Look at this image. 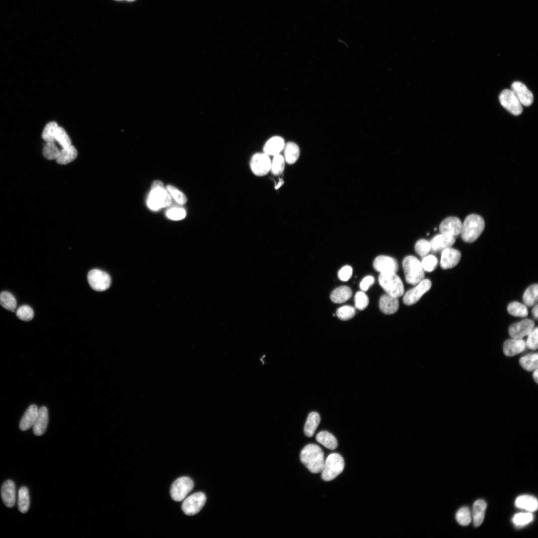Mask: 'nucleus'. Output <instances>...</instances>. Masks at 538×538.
<instances>
[{"instance_id":"nucleus-47","label":"nucleus","mask_w":538,"mask_h":538,"mask_svg":"<svg viewBox=\"0 0 538 538\" xmlns=\"http://www.w3.org/2000/svg\"><path fill=\"white\" fill-rule=\"evenodd\" d=\"M16 314L20 319L28 321L33 318L34 312L30 306L25 305L21 306L17 309Z\"/></svg>"},{"instance_id":"nucleus-5","label":"nucleus","mask_w":538,"mask_h":538,"mask_svg":"<svg viewBox=\"0 0 538 538\" xmlns=\"http://www.w3.org/2000/svg\"><path fill=\"white\" fill-rule=\"evenodd\" d=\"M344 467V461L340 454L333 453L329 454L324 461L322 469L323 480L330 481L334 479L342 473Z\"/></svg>"},{"instance_id":"nucleus-8","label":"nucleus","mask_w":538,"mask_h":538,"mask_svg":"<svg viewBox=\"0 0 538 538\" xmlns=\"http://www.w3.org/2000/svg\"><path fill=\"white\" fill-rule=\"evenodd\" d=\"M87 277L91 287L97 291H102L107 289L111 283L110 275L106 272L99 269L91 270L88 274Z\"/></svg>"},{"instance_id":"nucleus-22","label":"nucleus","mask_w":538,"mask_h":538,"mask_svg":"<svg viewBox=\"0 0 538 538\" xmlns=\"http://www.w3.org/2000/svg\"><path fill=\"white\" fill-rule=\"evenodd\" d=\"M379 306L382 312L386 314L395 313L399 309V303L397 297L388 294L382 295L379 301Z\"/></svg>"},{"instance_id":"nucleus-37","label":"nucleus","mask_w":538,"mask_h":538,"mask_svg":"<svg viewBox=\"0 0 538 538\" xmlns=\"http://www.w3.org/2000/svg\"><path fill=\"white\" fill-rule=\"evenodd\" d=\"M58 128V126L55 122L48 123L45 126L42 134L43 139L47 142H54Z\"/></svg>"},{"instance_id":"nucleus-1","label":"nucleus","mask_w":538,"mask_h":538,"mask_svg":"<svg viewBox=\"0 0 538 538\" xmlns=\"http://www.w3.org/2000/svg\"><path fill=\"white\" fill-rule=\"evenodd\" d=\"M300 459L311 473L321 472L324 463V453L317 445L309 444L306 445L300 452Z\"/></svg>"},{"instance_id":"nucleus-26","label":"nucleus","mask_w":538,"mask_h":538,"mask_svg":"<svg viewBox=\"0 0 538 538\" xmlns=\"http://www.w3.org/2000/svg\"><path fill=\"white\" fill-rule=\"evenodd\" d=\"M517 507L526 510L529 512H534L538 508V502L534 496L524 495L519 496L515 501Z\"/></svg>"},{"instance_id":"nucleus-24","label":"nucleus","mask_w":538,"mask_h":538,"mask_svg":"<svg viewBox=\"0 0 538 538\" xmlns=\"http://www.w3.org/2000/svg\"><path fill=\"white\" fill-rule=\"evenodd\" d=\"M284 145V140L281 137L273 136L268 140L264 145V153L268 155H276L283 149Z\"/></svg>"},{"instance_id":"nucleus-29","label":"nucleus","mask_w":538,"mask_h":538,"mask_svg":"<svg viewBox=\"0 0 538 538\" xmlns=\"http://www.w3.org/2000/svg\"><path fill=\"white\" fill-rule=\"evenodd\" d=\"M320 422L319 414L315 411L310 412L307 418L304 432L307 437H311L313 435L317 426Z\"/></svg>"},{"instance_id":"nucleus-36","label":"nucleus","mask_w":538,"mask_h":538,"mask_svg":"<svg viewBox=\"0 0 538 538\" xmlns=\"http://www.w3.org/2000/svg\"><path fill=\"white\" fill-rule=\"evenodd\" d=\"M0 304L7 310L14 311L16 301L11 293L8 291H2L0 293Z\"/></svg>"},{"instance_id":"nucleus-52","label":"nucleus","mask_w":538,"mask_h":538,"mask_svg":"<svg viewBox=\"0 0 538 538\" xmlns=\"http://www.w3.org/2000/svg\"><path fill=\"white\" fill-rule=\"evenodd\" d=\"M374 278L372 276H367L364 277L360 284V287L362 291H366L370 286L373 284Z\"/></svg>"},{"instance_id":"nucleus-39","label":"nucleus","mask_w":538,"mask_h":538,"mask_svg":"<svg viewBox=\"0 0 538 538\" xmlns=\"http://www.w3.org/2000/svg\"><path fill=\"white\" fill-rule=\"evenodd\" d=\"M456 519L460 525L467 526L472 520L471 513L467 507H462L456 513Z\"/></svg>"},{"instance_id":"nucleus-56","label":"nucleus","mask_w":538,"mask_h":538,"mask_svg":"<svg viewBox=\"0 0 538 538\" xmlns=\"http://www.w3.org/2000/svg\"><path fill=\"white\" fill-rule=\"evenodd\" d=\"M118 0V1L126 0L127 1L131 2V1H134L135 0Z\"/></svg>"},{"instance_id":"nucleus-45","label":"nucleus","mask_w":538,"mask_h":538,"mask_svg":"<svg viewBox=\"0 0 538 538\" xmlns=\"http://www.w3.org/2000/svg\"><path fill=\"white\" fill-rule=\"evenodd\" d=\"M55 141H57L58 143L62 146V148H64L71 145V140L69 136L67 134L65 130L61 127H58L56 135H55Z\"/></svg>"},{"instance_id":"nucleus-7","label":"nucleus","mask_w":538,"mask_h":538,"mask_svg":"<svg viewBox=\"0 0 538 538\" xmlns=\"http://www.w3.org/2000/svg\"><path fill=\"white\" fill-rule=\"evenodd\" d=\"M193 487L194 483L191 478L186 476L180 477L177 479L171 485V497L176 502L181 501L185 499Z\"/></svg>"},{"instance_id":"nucleus-54","label":"nucleus","mask_w":538,"mask_h":538,"mask_svg":"<svg viewBox=\"0 0 538 538\" xmlns=\"http://www.w3.org/2000/svg\"><path fill=\"white\" fill-rule=\"evenodd\" d=\"M533 377L534 381L538 383V369L534 371Z\"/></svg>"},{"instance_id":"nucleus-20","label":"nucleus","mask_w":538,"mask_h":538,"mask_svg":"<svg viewBox=\"0 0 538 538\" xmlns=\"http://www.w3.org/2000/svg\"><path fill=\"white\" fill-rule=\"evenodd\" d=\"M48 422L47 409L42 406L38 409L37 417L32 426L34 434L37 436L43 434L46 430Z\"/></svg>"},{"instance_id":"nucleus-28","label":"nucleus","mask_w":538,"mask_h":538,"mask_svg":"<svg viewBox=\"0 0 538 538\" xmlns=\"http://www.w3.org/2000/svg\"><path fill=\"white\" fill-rule=\"evenodd\" d=\"M352 294L350 287L347 286H341L333 290L330 294V299L336 303H343L348 300Z\"/></svg>"},{"instance_id":"nucleus-13","label":"nucleus","mask_w":538,"mask_h":538,"mask_svg":"<svg viewBox=\"0 0 538 538\" xmlns=\"http://www.w3.org/2000/svg\"><path fill=\"white\" fill-rule=\"evenodd\" d=\"M534 322L530 319H525L512 324L509 328V333L512 338L522 339L535 328Z\"/></svg>"},{"instance_id":"nucleus-42","label":"nucleus","mask_w":538,"mask_h":538,"mask_svg":"<svg viewBox=\"0 0 538 538\" xmlns=\"http://www.w3.org/2000/svg\"><path fill=\"white\" fill-rule=\"evenodd\" d=\"M166 217L172 220H180L186 216V211L182 207L173 206L169 208L165 213Z\"/></svg>"},{"instance_id":"nucleus-30","label":"nucleus","mask_w":538,"mask_h":538,"mask_svg":"<svg viewBox=\"0 0 538 538\" xmlns=\"http://www.w3.org/2000/svg\"><path fill=\"white\" fill-rule=\"evenodd\" d=\"M316 439L319 443L331 450H334L338 445L336 438L327 431L319 432L316 436Z\"/></svg>"},{"instance_id":"nucleus-33","label":"nucleus","mask_w":538,"mask_h":538,"mask_svg":"<svg viewBox=\"0 0 538 538\" xmlns=\"http://www.w3.org/2000/svg\"><path fill=\"white\" fill-rule=\"evenodd\" d=\"M538 284H534L529 286L525 291L523 300L525 305L533 306L536 305L538 302Z\"/></svg>"},{"instance_id":"nucleus-11","label":"nucleus","mask_w":538,"mask_h":538,"mask_svg":"<svg viewBox=\"0 0 538 538\" xmlns=\"http://www.w3.org/2000/svg\"><path fill=\"white\" fill-rule=\"evenodd\" d=\"M431 286L428 279H423L413 288L408 290L404 295L403 301L405 304L412 305L417 302Z\"/></svg>"},{"instance_id":"nucleus-19","label":"nucleus","mask_w":538,"mask_h":538,"mask_svg":"<svg viewBox=\"0 0 538 538\" xmlns=\"http://www.w3.org/2000/svg\"><path fill=\"white\" fill-rule=\"evenodd\" d=\"M525 341L522 339L512 338L503 344V352L508 357H513L522 353L526 348Z\"/></svg>"},{"instance_id":"nucleus-15","label":"nucleus","mask_w":538,"mask_h":538,"mask_svg":"<svg viewBox=\"0 0 538 538\" xmlns=\"http://www.w3.org/2000/svg\"><path fill=\"white\" fill-rule=\"evenodd\" d=\"M511 90L522 105L528 107L533 103V94L524 83L515 81L512 83Z\"/></svg>"},{"instance_id":"nucleus-12","label":"nucleus","mask_w":538,"mask_h":538,"mask_svg":"<svg viewBox=\"0 0 538 538\" xmlns=\"http://www.w3.org/2000/svg\"><path fill=\"white\" fill-rule=\"evenodd\" d=\"M271 161L265 153L255 154L251 160L250 166L252 172L257 176H264L270 170Z\"/></svg>"},{"instance_id":"nucleus-43","label":"nucleus","mask_w":538,"mask_h":538,"mask_svg":"<svg viewBox=\"0 0 538 538\" xmlns=\"http://www.w3.org/2000/svg\"><path fill=\"white\" fill-rule=\"evenodd\" d=\"M421 264L424 271L431 272L436 269L438 260L433 255H426L423 257Z\"/></svg>"},{"instance_id":"nucleus-41","label":"nucleus","mask_w":538,"mask_h":538,"mask_svg":"<svg viewBox=\"0 0 538 538\" xmlns=\"http://www.w3.org/2000/svg\"><path fill=\"white\" fill-rule=\"evenodd\" d=\"M356 313L355 309L350 305H344L337 309L336 315L341 320H347L353 318Z\"/></svg>"},{"instance_id":"nucleus-44","label":"nucleus","mask_w":538,"mask_h":538,"mask_svg":"<svg viewBox=\"0 0 538 538\" xmlns=\"http://www.w3.org/2000/svg\"><path fill=\"white\" fill-rule=\"evenodd\" d=\"M533 516L530 512L520 513L516 514L513 518V522L517 526H524L531 522Z\"/></svg>"},{"instance_id":"nucleus-55","label":"nucleus","mask_w":538,"mask_h":538,"mask_svg":"<svg viewBox=\"0 0 538 538\" xmlns=\"http://www.w3.org/2000/svg\"><path fill=\"white\" fill-rule=\"evenodd\" d=\"M283 184V181L281 179H279L278 184L275 186V189H277Z\"/></svg>"},{"instance_id":"nucleus-2","label":"nucleus","mask_w":538,"mask_h":538,"mask_svg":"<svg viewBox=\"0 0 538 538\" xmlns=\"http://www.w3.org/2000/svg\"><path fill=\"white\" fill-rule=\"evenodd\" d=\"M171 203V196L163 183L159 180L154 181L147 198L148 207L151 210L158 211L162 208L170 206Z\"/></svg>"},{"instance_id":"nucleus-50","label":"nucleus","mask_w":538,"mask_h":538,"mask_svg":"<svg viewBox=\"0 0 538 538\" xmlns=\"http://www.w3.org/2000/svg\"><path fill=\"white\" fill-rule=\"evenodd\" d=\"M528 337L526 343V346L528 348L536 350L538 349V327L534 328L528 334Z\"/></svg>"},{"instance_id":"nucleus-17","label":"nucleus","mask_w":538,"mask_h":538,"mask_svg":"<svg viewBox=\"0 0 538 538\" xmlns=\"http://www.w3.org/2000/svg\"><path fill=\"white\" fill-rule=\"evenodd\" d=\"M461 255L456 249L448 248L442 251L440 265L443 269H448L455 267L459 262Z\"/></svg>"},{"instance_id":"nucleus-53","label":"nucleus","mask_w":538,"mask_h":538,"mask_svg":"<svg viewBox=\"0 0 538 538\" xmlns=\"http://www.w3.org/2000/svg\"><path fill=\"white\" fill-rule=\"evenodd\" d=\"M538 304H536V305H534V307L533 308L532 311V315H533V317L536 320L538 319Z\"/></svg>"},{"instance_id":"nucleus-35","label":"nucleus","mask_w":538,"mask_h":538,"mask_svg":"<svg viewBox=\"0 0 538 538\" xmlns=\"http://www.w3.org/2000/svg\"><path fill=\"white\" fill-rule=\"evenodd\" d=\"M509 313L515 316L526 317L528 314L527 306L517 301L512 302L508 305Z\"/></svg>"},{"instance_id":"nucleus-10","label":"nucleus","mask_w":538,"mask_h":538,"mask_svg":"<svg viewBox=\"0 0 538 538\" xmlns=\"http://www.w3.org/2000/svg\"><path fill=\"white\" fill-rule=\"evenodd\" d=\"M499 99L502 106L512 114L518 116L522 113V105L511 90H504Z\"/></svg>"},{"instance_id":"nucleus-21","label":"nucleus","mask_w":538,"mask_h":538,"mask_svg":"<svg viewBox=\"0 0 538 538\" xmlns=\"http://www.w3.org/2000/svg\"><path fill=\"white\" fill-rule=\"evenodd\" d=\"M1 496L5 506L12 507L15 502V487L14 482L10 480L5 481L1 487Z\"/></svg>"},{"instance_id":"nucleus-38","label":"nucleus","mask_w":538,"mask_h":538,"mask_svg":"<svg viewBox=\"0 0 538 538\" xmlns=\"http://www.w3.org/2000/svg\"><path fill=\"white\" fill-rule=\"evenodd\" d=\"M284 157L280 154L274 156L271 162L270 170L274 175H280L284 170L285 165Z\"/></svg>"},{"instance_id":"nucleus-49","label":"nucleus","mask_w":538,"mask_h":538,"mask_svg":"<svg viewBox=\"0 0 538 538\" xmlns=\"http://www.w3.org/2000/svg\"><path fill=\"white\" fill-rule=\"evenodd\" d=\"M355 307L363 310L365 309L369 304V298L365 293L362 291H358L355 296Z\"/></svg>"},{"instance_id":"nucleus-34","label":"nucleus","mask_w":538,"mask_h":538,"mask_svg":"<svg viewBox=\"0 0 538 538\" xmlns=\"http://www.w3.org/2000/svg\"><path fill=\"white\" fill-rule=\"evenodd\" d=\"M30 499L28 490L26 487L23 486L18 491V509L21 513H25L28 511Z\"/></svg>"},{"instance_id":"nucleus-9","label":"nucleus","mask_w":538,"mask_h":538,"mask_svg":"<svg viewBox=\"0 0 538 538\" xmlns=\"http://www.w3.org/2000/svg\"><path fill=\"white\" fill-rule=\"evenodd\" d=\"M206 501L205 495L198 492L185 498L182 504V509L188 516L197 514L203 507Z\"/></svg>"},{"instance_id":"nucleus-46","label":"nucleus","mask_w":538,"mask_h":538,"mask_svg":"<svg viewBox=\"0 0 538 538\" xmlns=\"http://www.w3.org/2000/svg\"><path fill=\"white\" fill-rule=\"evenodd\" d=\"M166 188L171 197H172L178 204L183 205L186 203L187 202V198L181 191L174 186L170 185H167Z\"/></svg>"},{"instance_id":"nucleus-4","label":"nucleus","mask_w":538,"mask_h":538,"mask_svg":"<svg viewBox=\"0 0 538 538\" xmlns=\"http://www.w3.org/2000/svg\"><path fill=\"white\" fill-rule=\"evenodd\" d=\"M406 281L412 285H416L424 279V272L421 262L416 257L408 256L403 261Z\"/></svg>"},{"instance_id":"nucleus-25","label":"nucleus","mask_w":538,"mask_h":538,"mask_svg":"<svg viewBox=\"0 0 538 538\" xmlns=\"http://www.w3.org/2000/svg\"><path fill=\"white\" fill-rule=\"evenodd\" d=\"M487 504L483 500L479 499L474 502L471 515L475 527H479L482 524Z\"/></svg>"},{"instance_id":"nucleus-23","label":"nucleus","mask_w":538,"mask_h":538,"mask_svg":"<svg viewBox=\"0 0 538 538\" xmlns=\"http://www.w3.org/2000/svg\"><path fill=\"white\" fill-rule=\"evenodd\" d=\"M38 408L35 404L30 405L25 411L19 423V428L25 431L33 426L37 415Z\"/></svg>"},{"instance_id":"nucleus-18","label":"nucleus","mask_w":538,"mask_h":538,"mask_svg":"<svg viewBox=\"0 0 538 538\" xmlns=\"http://www.w3.org/2000/svg\"><path fill=\"white\" fill-rule=\"evenodd\" d=\"M429 242L431 250L437 252L451 247L455 242V239L453 236L440 233L435 236Z\"/></svg>"},{"instance_id":"nucleus-16","label":"nucleus","mask_w":538,"mask_h":538,"mask_svg":"<svg viewBox=\"0 0 538 538\" xmlns=\"http://www.w3.org/2000/svg\"><path fill=\"white\" fill-rule=\"evenodd\" d=\"M462 223L457 217L451 216L445 218L439 225L441 233L447 234L454 237L461 233Z\"/></svg>"},{"instance_id":"nucleus-51","label":"nucleus","mask_w":538,"mask_h":538,"mask_svg":"<svg viewBox=\"0 0 538 538\" xmlns=\"http://www.w3.org/2000/svg\"><path fill=\"white\" fill-rule=\"evenodd\" d=\"M352 273L353 269L352 267L347 265L343 267L338 271V276L341 280L346 281L351 278Z\"/></svg>"},{"instance_id":"nucleus-32","label":"nucleus","mask_w":538,"mask_h":538,"mask_svg":"<svg viewBox=\"0 0 538 538\" xmlns=\"http://www.w3.org/2000/svg\"><path fill=\"white\" fill-rule=\"evenodd\" d=\"M538 355L537 353H531L522 357L519 360L521 367L527 371H533L538 369Z\"/></svg>"},{"instance_id":"nucleus-3","label":"nucleus","mask_w":538,"mask_h":538,"mask_svg":"<svg viewBox=\"0 0 538 538\" xmlns=\"http://www.w3.org/2000/svg\"><path fill=\"white\" fill-rule=\"evenodd\" d=\"M485 228V221L480 215L472 214L465 218L462 225L461 236L467 243L475 241L481 235Z\"/></svg>"},{"instance_id":"nucleus-40","label":"nucleus","mask_w":538,"mask_h":538,"mask_svg":"<svg viewBox=\"0 0 538 538\" xmlns=\"http://www.w3.org/2000/svg\"><path fill=\"white\" fill-rule=\"evenodd\" d=\"M60 150L54 142H47L43 149V156L48 159H56L59 155Z\"/></svg>"},{"instance_id":"nucleus-27","label":"nucleus","mask_w":538,"mask_h":538,"mask_svg":"<svg viewBox=\"0 0 538 538\" xmlns=\"http://www.w3.org/2000/svg\"><path fill=\"white\" fill-rule=\"evenodd\" d=\"M77 155V149L71 144L68 146L62 148L60 150L58 156L55 160L60 164H66L75 159Z\"/></svg>"},{"instance_id":"nucleus-48","label":"nucleus","mask_w":538,"mask_h":538,"mask_svg":"<svg viewBox=\"0 0 538 538\" xmlns=\"http://www.w3.org/2000/svg\"><path fill=\"white\" fill-rule=\"evenodd\" d=\"M416 253L423 258L426 256L431 250L430 242L424 239L418 240L415 245Z\"/></svg>"},{"instance_id":"nucleus-14","label":"nucleus","mask_w":538,"mask_h":538,"mask_svg":"<svg viewBox=\"0 0 538 538\" xmlns=\"http://www.w3.org/2000/svg\"><path fill=\"white\" fill-rule=\"evenodd\" d=\"M374 269L380 273L395 272L398 270V264L397 261L390 257L379 256L373 263Z\"/></svg>"},{"instance_id":"nucleus-31","label":"nucleus","mask_w":538,"mask_h":538,"mask_svg":"<svg viewBox=\"0 0 538 538\" xmlns=\"http://www.w3.org/2000/svg\"><path fill=\"white\" fill-rule=\"evenodd\" d=\"M283 148L286 162L288 164L295 163L299 156V148L298 145L293 142H288L284 145Z\"/></svg>"},{"instance_id":"nucleus-6","label":"nucleus","mask_w":538,"mask_h":538,"mask_svg":"<svg viewBox=\"0 0 538 538\" xmlns=\"http://www.w3.org/2000/svg\"><path fill=\"white\" fill-rule=\"evenodd\" d=\"M379 282L387 294L397 298L404 294V284L396 273H380Z\"/></svg>"}]
</instances>
